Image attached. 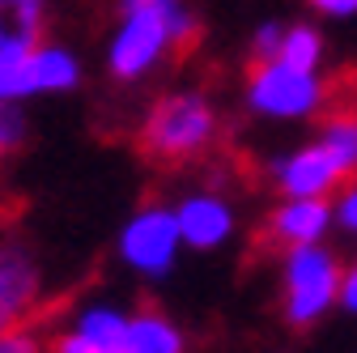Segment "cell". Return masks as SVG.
<instances>
[{
    "instance_id": "44dd1931",
    "label": "cell",
    "mask_w": 357,
    "mask_h": 353,
    "mask_svg": "<svg viewBox=\"0 0 357 353\" xmlns=\"http://www.w3.org/2000/svg\"><path fill=\"white\" fill-rule=\"evenodd\" d=\"M340 226L344 230H357V183H349L344 192H340Z\"/></svg>"
},
{
    "instance_id": "2e32d148",
    "label": "cell",
    "mask_w": 357,
    "mask_h": 353,
    "mask_svg": "<svg viewBox=\"0 0 357 353\" xmlns=\"http://www.w3.org/2000/svg\"><path fill=\"white\" fill-rule=\"evenodd\" d=\"M43 320L47 315H34L9 332H0V353H43V345H47L43 340Z\"/></svg>"
},
{
    "instance_id": "5bb4252c",
    "label": "cell",
    "mask_w": 357,
    "mask_h": 353,
    "mask_svg": "<svg viewBox=\"0 0 357 353\" xmlns=\"http://www.w3.org/2000/svg\"><path fill=\"white\" fill-rule=\"evenodd\" d=\"M319 56H324V38H319V30H315V26H285L281 52H277V60H281V64L315 73Z\"/></svg>"
},
{
    "instance_id": "3957f363",
    "label": "cell",
    "mask_w": 357,
    "mask_h": 353,
    "mask_svg": "<svg viewBox=\"0 0 357 353\" xmlns=\"http://www.w3.org/2000/svg\"><path fill=\"white\" fill-rule=\"evenodd\" d=\"M340 281H344V269L328 247L306 243V247L285 251V260H281L285 324L289 328H310L315 320H324V311L340 298Z\"/></svg>"
},
{
    "instance_id": "9a60e30c",
    "label": "cell",
    "mask_w": 357,
    "mask_h": 353,
    "mask_svg": "<svg viewBox=\"0 0 357 353\" xmlns=\"http://www.w3.org/2000/svg\"><path fill=\"white\" fill-rule=\"evenodd\" d=\"M81 336L98 340V345H111V349H123V336H128V320L119 311H107V306H89V311L77 315V328Z\"/></svg>"
},
{
    "instance_id": "8fae6325",
    "label": "cell",
    "mask_w": 357,
    "mask_h": 353,
    "mask_svg": "<svg viewBox=\"0 0 357 353\" xmlns=\"http://www.w3.org/2000/svg\"><path fill=\"white\" fill-rule=\"evenodd\" d=\"M47 0H0V52H30L43 43Z\"/></svg>"
},
{
    "instance_id": "6da1fadb",
    "label": "cell",
    "mask_w": 357,
    "mask_h": 353,
    "mask_svg": "<svg viewBox=\"0 0 357 353\" xmlns=\"http://www.w3.org/2000/svg\"><path fill=\"white\" fill-rule=\"evenodd\" d=\"M123 22L111 43V77L141 81L162 60H188L200 43V17L183 0H119Z\"/></svg>"
},
{
    "instance_id": "8992f818",
    "label": "cell",
    "mask_w": 357,
    "mask_h": 353,
    "mask_svg": "<svg viewBox=\"0 0 357 353\" xmlns=\"http://www.w3.org/2000/svg\"><path fill=\"white\" fill-rule=\"evenodd\" d=\"M349 183H353L349 166L319 137L273 166V188L281 192V200H328Z\"/></svg>"
},
{
    "instance_id": "5b68a950",
    "label": "cell",
    "mask_w": 357,
    "mask_h": 353,
    "mask_svg": "<svg viewBox=\"0 0 357 353\" xmlns=\"http://www.w3.org/2000/svg\"><path fill=\"white\" fill-rule=\"evenodd\" d=\"M81 77L77 60L64 47L38 43L30 52H0V103H22L30 94L73 90Z\"/></svg>"
},
{
    "instance_id": "603a6c76",
    "label": "cell",
    "mask_w": 357,
    "mask_h": 353,
    "mask_svg": "<svg viewBox=\"0 0 357 353\" xmlns=\"http://www.w3.org/2000/svg\"><path fill=\"white\" fill-rule=\"evenodd\" d=\"M0 158H5V153H0Z\"/></svg>"
},
{
    "instance_id": "ac0fdd59",
    "label": "cell",
    "mask_w": 357,
    "mask_h": 353,
    "mask_svg": "<svg viewBox=\"0 0 357 353\" xmlns=\"http://www.w3.org/2000/svg\"><path fill=\"white\" fill-rule=\"evenodd\" d=\"M281 38H285V26L281 22H264L251 38V64H264V60H277L281 52Z\"/></svg>"
},
{
    "instance_id": "52a82bcc",
    "label": "cell",
    "mask_w": 357,
    "mask_h": 353,
    "mask_svg": "<svg viewBox=\"0 0 357 353\" xmlns=\"http://www.w3.org/2000/svg\"><path fill=\"white\" fill-rule=\"evenodd\" d=\"M178 243H183V234H178V217L170 209H141L123 226V234H119V255L137 273L162 277L170 264H174Z\"/></svg>"
},
{
    "instance_id": "e0dca14e",
    "label": "cell",
    "mask_w": 357,
    "mask_h": 353,
    "mask_svg": "<svg viewBox=\"0 0 357 353\" xmlns=\"http://www.w3.org/2000/svg\"><path fill=\"white\" fill-rule=\"evenodd\" d=\"M26 141V115L13 103H0V153H13Z\"/></svg>"
},
{
    "instance_id": "30bf717a",
    "label": "cell",
    "mask_w": 357,
    "mask_h": 353,
    "mask_svg": "<svg viewBox=\"0 0 357 353\" xmlns=\"http://www.w3.org/2000/svg\"><path fill=\"white\" fill-rule=\"evenodd\" d=\"M174 217H178V234H183V243L196 247V251L221 247L230 239V230H234V209L221 196H213V192L188 196L183 204L174 209Z\"/></svg>"
},
{
    "instance_id": "277c9868",
    "label": "cell",
    "mask_w": 357,
    "mask_h": 353,
    "mask_svg": "<svg viewBox=\"0 0 357 353\" xmlns=\"http://www.w3.org/2000/svg\"><path fill=\"white\" fill-rule=\"evenodd\" d=\"M324 103H328V85L315 73L289 68L281 60L247 64V107L255 115H268V119H302V115H315Z\"/></svg>"
},
{
    "instance_id": "7c38bea8",
    "label": "cell",
    "mask_w": 357,
    "mask_h": 353,
    "mask_svg": "<svg viewBox=\"0 0 357 353\" xmlns=\"http://www.w3.org/2000/svg\"><path fill=\"white\" fill-rule=\"evenodd\" d=\"M123 353H183V336H178V328L162 311L145 306V311H137L128 320Z\"/></svg>"
},
{
    "instance_id": "7402d4cb",
    "label": "cell",
    "mask_w": 357,
    "mask_h": 353,
    "mask_svg": "<svg viewBox=\"0 0 357 353\" xmlns=\"http://www.w3.org/2000/svg\"><path fill=\"white\" fill-rule=\"evenodd\" d=\"M340 302L349 306V311H357V264L344 273V281H340Z\"/></svg>"
},
{
    "instance_id": "4fadbf2b",
    "label": "cell",
    "mask_w": 357,
    "mask_h": 353,
    "mask_svg": "<svg viewBox=\"0 0 357 353\" xmlns=\"http://www.w3.org/2000/svg\"><path fill=\"white\" fill-rule=\"evenodd\" d=\"M319 141L349 166L357 179V98H336L319 119Z\"/></svg>"
},
{
    "instance_id": "d6986e66",
    "label": "cell",
    "mask_w": 357,
    "mask_h": 353,
    "mask_svg": "<svg viewBox=\"0 0 357 353\" xmlns=\"http://www.w3.org/2000/svg\"><path fill=\"white\" fill-rule=\"evenodd\" d=\"M56 353H123V349L98 345V340H89L81 332H64V336H56Z\"/></svg>"
},
{
    "instance_id": "7a4b0ae2",
    "label": "cell",
    "mask_w": 357,
    "mask_h": 353,
    "mask_svg": "<svg viewBox=\"0 0 357 353\" xmlns=\"http://www.w3.org/2000/svg\"><path fill=\"white\" fill-rule=\"evenodd\" d=\"M217 132H221V119L213 103L196 90H183V94L158 98L145 111L137 128V149L153 166H188L217 145Z\"/></svg>"
},
{
    "instance_id": "9c48e42d",
    "label": "cell",
    "mask_w": 357,
    "mask_h": 353,
    "mask_svg": "<svg viewBox=\"0 0 357 353\" xmlns=\"http://www.w3.org/2000/svg\"><path fill=\"white\" fill-rule=\"evenodd\" d=\"M332 222L328 200H281L259 226V251H294L306 243H319Z\"/></svg>"
},
{
    "instance_id": "ffe728a7",
    "label": "cell",
    "mask_w": 357,
    "mask_h": 353,
    "mask_svg": "<svg viewBox=\"0 0 357 353\" xmlns=\"http://www.w3.org/2000/svg\"><path fill=\"white\" fill-rule=\"evenodd\" d=\"M306 5L324 17H353L357 13V0H306Z\"/></svg>"
},
{
    "instance_id": "ba28073f",
    "label": "cell",
    "mask_w": 357,
    "mask_h": 353,
    "mask_svg": "<svg viewBox=\"0 0 357 353\" xmlns=\"http://www.w3.org/2000/svg\"><path fill=\"white\" fill-rule=\"evenodd\" d=\"M43 273L26 247L0 243V332H9L38 315Z\"/></svg>"
}]
</instances>
